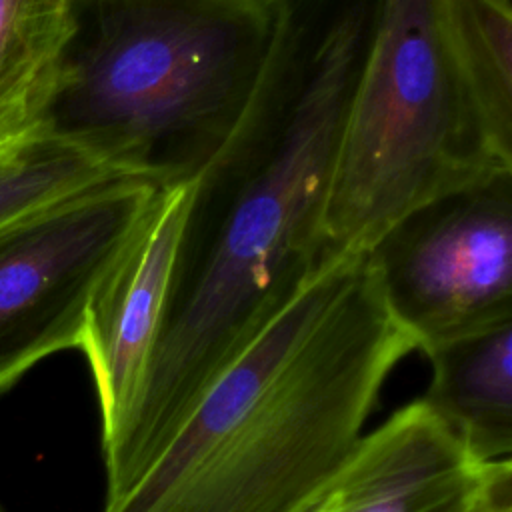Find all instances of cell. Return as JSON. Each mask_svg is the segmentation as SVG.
<instances>
[{
	"mask_svg": "<svg viewBox=\"0 0 512 512\" xmlns=\"http://www.w3.org/2000/svg\"><path fill=\"white\" fill-rule=\"evenodd\" d=\"M432 378L420 398L482 462L512 452V320L424 352Z\"/></svg>",
	"mask_w": 512,
	"mask_h": 512,
	"instance_id": "9c48e42d",
	"label": "cell"
},
{
	"mask_svg": "<svg viewBox=\"0 0 512 512\" xmlns=\"http://www.w3.org/2000/svg\"><path fill=\"white\" fill-rule=\"evenodd\" d=\"M326 492H328V490H326ZM326 492H324L318 500H314L310 506L302 508L300 512H322V508H324V500H326Z\"/></svg>",
	"mask_w": 512,
	"mask_h": 512,
	"instance_id": "7c38bea8",
	"label": "cell"
},
{
	"mask_svg": "<svg viewBox=\"0 0 512 512\" xmlns=\"http://www.w3.org/2000/svg\"><path fill=\"white\" fill-rule=\"evenodd\" d=\"M412 350L368 256L324 258L102 512H300L330 488Z\"/></svg>",
	"mask_w": 512,
	"mask_h": 512,
	"instance_id": "7a4b0ae2",
	"label": "cell"
},
{
	"mask_svg": "<svg viewBox=\"0 0 512 512\" xmlns=\"http://www.w3.org/2000/svg\"><path fill=\"white\" fill-rule=\"evenodd\" d=\"M76 28V0H0V148L44 128Z\"/></svg>",
	"mask_w": 512,
	"mask_h": 512,
	"instance_id": "30bf717a",
	"label": "cell"
},
{
	"mask_svg": "<svg viewBox=\"0 0 512 512\" xmlns=\"http://www.w3.org/2000/svg\"><path fill=\"white\" fill-rule=\"evenodd\" d=\"M192 186L194 180L160 188L90 302L78 350L94 378L102 442L122 426L142 384L162 324Z\"/></svg>",
	"mask_w": 512,
	"mask_h": 512,
	"instance_id": "ba28073f",
	"label": "cell"
},
{
	"mask_svg": "<svg viewBox=\"0 0 512 512\" xmlns=\"http://www.w3.org/2000/svg\"><path fill=\"white\" fill-rule=\"evenodd\" d=\"M114 178L122 176L42 128L0 154V232Z\"/></svg>",
	"mask_w": 512,
	"mask_h": 512,
	"instance_id": "8fae6325",
	"label": "cell"
},
{
	"mask_svg": "<svg viewBox=\"0 0 512 512\" xmlns=\"http://www.w3.org/2000/svg\"><path fill=\"white\" fill-rule=\"evenodd\" d=\"M314 22L292 0L78 2L44 130L122 178L192 182L286 82Z\"/></svg>",
	"mask_w": 512,
	"mask_h": 512,
	"instance_id": "3957f363",
	"label": "cell"
},
{
	"mask_svg": "<svg viewBox=\"0 0 512 512\" xmlns=\"http://www.w3.org/2000/svg\"><path fill=\"white\" fill-rule=\"evenodd\" d=\"M8 148H10V146H8ZM8 148H0V154H2V152H4V150H8Z\"/></svg>",
	"mask_w": 512,
	"mask_h": 512,
	"instance_id": "4fadbf2b",
	"label": "cell"
},
{
	"mask_svg": "<svg viewBox=\"0 0 512 512\" xmlns=\"http://www.w3.org/2000/svg\"><path fill=\"white\" fill-rule=\"evenodd\" d=\"M160 188L114 178L0 232V394L80 348L90 302Z\"/></svg>",
	"mask_w": 512,
	"mask_h": 512,
	"instance_id": "5b68a950",
	"label": "cell"
},
{
	"mask_svg": "<svg viewBox=\"0 0 512 512\" xmlns=\"http://www.w3.org/2000/svg\"><path fill=\"white\" fill-rule=\"evenodd\" d=\"M512 174V4H370L322 204L324 254H366L424 204Z\"/></svg>",
	"mask_w": 512,
	"mask_h": 512,
	"instance_id": "277c9868",
	"label": "cell"
},
{
	"mask_svg": "<svg viewBox=\"0 0 512 512\" xmlns=\"http://www.w3.org/2000/svg\"><path fill=\"white\" fill-rule=\"evenodd\" d=\"M510 490V460H478L414 400L360 438L322 512H486Z\"/></svg>",
	"mask_w": 512,
	"mask_h": 512,
	"instance_id": "52a82bcc",
	"label": "cell"
},
{
	"mask_svg": "<svg viewBox=\"0 0 512 512\" xmlns=\"http://www.w3.org/2000/svg\"><path fill=\"white\" fill-rule=\"evenodd\" d=\"M366 256L422 352L512 320V174L424 204Z\"/></svg>",
	"mask_w": 512,
	"mask_h": 512,
	"instance_id": "8992f818",
	"label": "cell"
},
{
	"mask_svg": "<svg viewBox=\"0 0 512 512\" xmlns=\"http://www.w3.org/2000/svg\"><path fill=\"white\" fill-rule=\"evenodd\" d=\"M368 12L356 2L316 18L288 80L194 180L142 384L102 442L104 504L136 486L212 382L326 258V178Z\"/></svg>",
	"mask_w": 512,
	"mask_h": 512,
	"instance_id": "6da1fadb",
	"label": "cell"
},
{
	"mask_svg": "<svg viewBox=\"0 0 512 512\" xmlns=\"http://www.w3.org/2000/svg\"><path fill=\"white\" fill-rule=\"evenodd\" d=\"M0 512H6V510H4V508H2V504H0Z\"/></svg>",
	"mask_w": 512,
	"mask_h": 512,
	"instance_id": "5bb4252c",
	"label": "cell"
}]
</instances>
